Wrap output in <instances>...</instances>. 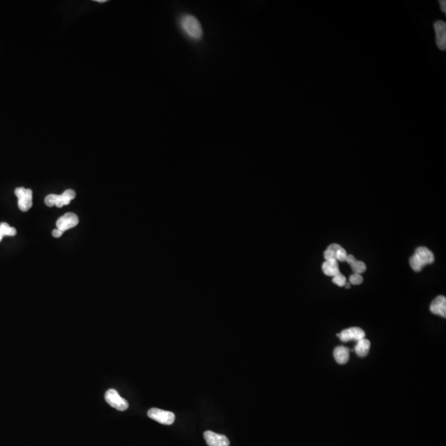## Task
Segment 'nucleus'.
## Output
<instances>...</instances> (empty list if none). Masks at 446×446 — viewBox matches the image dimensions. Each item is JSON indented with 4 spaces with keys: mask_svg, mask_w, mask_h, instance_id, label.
Listing matches in <instances>:
<instances>
[{
    "mask_svg": "<svg viewBox=\"0 0 446 446\" xmlns=\"http://www.w3.org/2000/svg\"><path fill=\"white\" fill-rule=\"evenodd\" d=\"M180 26L187 36L193 40H199L203 36V28L195 16L186 14L180 19Z\"/></svg>",
    "mask_w": 446,
    "mask_h": 446,
    "instance_id": "f257e3e1",
    "label": "nucleus"
},
{
    "mask_svg": "<svg viewBox=\"0 0 446 446\" xmlns=\"http://www.w3.org/2000/svg\"><path fill=\"white\" fill-rule=\"evenodd\" d=\"M434 261L435 257L433 253L427 247L420 246L416 249L414 256H412L410 259V265L414 271L420 272L423 267L432 264Z\"/></svg>",
    "mask_w": 446,
    "mask_h": 446,
    "instance_id": "f03ea898",
    "label": "nucleus"
},
{
    "mask_svg": "<svg viewBox=\"0 0 446 446\" xmlns=\"http://www.w3.org/2000/svg\"><path fill=\"white\" fill-rule=\"evenodd\" d=\"M105 400L112 408L118 411H126L129 407V401L122 398L115 389H109L106 392Z\"/></svg>",
    "mask_w": 446,
    "mask_h": 446,
    "instance_id": "7ed1b4c3",
    "label": "nucleus"
},
{
    "mask_svg": "<svg viewBox=\"0 0 446 446\" xmlns=\"http://www.w3.org/2000/svg\"><path fill=\"white\" fill-rule=\"evenodd\" d=\"M148 416L157 422L164 425H172L175 420V416L172 412L162 410L159 408H152L148 411Z\"/></svg>",
    "mask_w": 446,
    "mask_h": 446,
    "instance_id": "20e7f679",
    "label": "nucleus"
},
{
    "mask_svg": "<svg viewBox=\"0 0 446 446\" xmlns=\"http://www.w3.org/2000/svg\"><path fill=\"white\" fill-rule=\"evenodd\" d=\"M15 195L18 199V207L23 211H27L32 207V191L26 188H17Z\"/></svg>",
    "mask_w": 446,
    "mask_h": 446,
    "instance_id": "39448f33",
    "label": "nucleus"
},
{
    "mask_svg": "<svg viewBox=\"0 0 446 446\" xmlns=\"http://www.w3.org/2000/svg\"><path fill=\"white\" fill-rule=\"evenodd\" d=\"M339 337L343 342H348L350 341H355L357 342L365 337V332L359 327H350L343 330L339 334Z\"/></svg>",
    "mask_w": 446,
    "mask_h": 446,
    "instance_id": "423d86ee",
    "label": "nucleus"
},
{
    "mask_svg": "<svg viewBox=\"0 0 446 446\" xmlns=\"http://www.w3.org/2000/svg\"><path fill=\"white\" fill-rule=\"evenodd\" d=\"M78 223H79V218H78L77 216L73 213H68L58 219L57 222H56V226L59 230H60L62 232H64L68 229L73 228L75 226H77Z\"/></svg>",
    "mask_w": 446,
    "mask_h": 446,
    "instance_id": "0eeeda50",
    "label": "nucleus"
},
{
    "mask_svg": "<svg viewBox=\"0 0 446 446\" xmlns=\"http://www.w3.org/2000/svg\"><path fill=\"white\" fill-rule=\"evenodd\" d=\"M203 436L208 446H230V441L224 435L207 431L204 432Z\"/></svg>",
    "mask_w": 446,
    "mask_h": 446,
    "instance_id": "6e6552de",
    "label": "nucleus"
},
{
    "mask_svg": "<svg viewBox=\"0 0 446 446\" xmlns=\"http://www.w3.org/2000/svg\"><path fill=\"white\" fill-rule=\"evenodd\" d=\"M436 32V40L439 49L444 52L446 50V24L444 22L437 21L434 24Z\"/></svg>",
    "mask_w": 446,
    "mask_h": 446,
    "instance_id": "1a4fd4ad",
    "label": "nucleus"
},
{
    "mask_svg": "<svg viewBox=\"0 0 446 446\" xmlns=\"http://www.w3.org/2000/svg\"><path fill=\"white\" fill-rule=\"evenodd\" d=\"M430 310L435 315H439L442 317L446 316V298L444 296H438L431 303Z\"/></svg>",
    "mask_w": 446,
    "mask_h": 446,
    "instance_id": "9d476101",
    "label": "nucleus"
},
{
    "mask_svg": "<svg viewBox=\"0 0 446 446\" xmlns=\"http://www.w3.org/2000/svg\"><path fill=\"white\" fill-rule=\"evenodd\" d=\"M333 355L335 360L339 365H345L350 359V350L345 346H337L334 350Z\"/></svg>",
    "mask_w": 446,
    "mask_h": 446,
    "instance_id": "9b49d317",
    "label": "nucleus"
},
{
    "mask_svg": "<svg viewBox=\"0 0 446 446\" xmlns=\"http://www.w3.org/2000/svg\"><path fill=\"white\" fill-rule=\"evenodd\" d=\"M370 346H371V344L369 339L364 338V339H359V342H357L356 346L354 347V351L358 356H367L369 350H370Z\"/></svg>",
    "mask_w": 446,
    "mask_h": 446,
    "instance_id": "f8f14e48",
    "label": "nucleus"
},
{
    "mask_svg": "<svg viewBox=\"0 0 446 446\" xmlns=\"http://www.w3.org/2000/svg\"><path fill=\"white\" fill-rule=\"evenodd\" d=\"M323 273L327 276H335L339 273L337 261H326L323 265Z\"/></svg>",
    "mask_w": 446,
    "mask_h": 446,
    "instance_id": "ddd939ff",
    "label": "nucleus"
},
{
    "mask_svg": "<svg viewBox=\"0 0 446 446\" xmlns=\"http://www.w3.org/2000/svg\"><path fill=\"white\" fill-rule=\"evenodd\" d=\"M16 234H17V231L14 227H11L9 224H7L6 222L0 223V236H2L3 237L5 236L13 237Z\"/></svg>",
    "mask_w": 446,
    "mask_h": 446,
    "instance_id": "4468645a",
    "label": "nucleus"
},
{
    "mask_svg": "<svg viewBox=\"0 0 446 446\" xmlns=\"http://www.w3.org/2000/svg\"><path fill=\"white\" fill-rule=\"evenodd\" d=\"M352 269L353 271H354V273H359V274H361V273H364L366 270V265H365V263L363 261H358L354 263V265H352Z\"/></svg>",
    "mask_w": 446,
    "mask_h": 446,
    "instance_id": "2eb2a0df",
    "label": "nucleus"
},
{
    "mask_svg": "<svg viewBox=\"0 0 446 446\" xmlns=\"http://www.w3.org/2000/svg\"><path fill=\"white\" fill-rule=\"evenodd\" d=\"M332 282H333L334 284H336L337 286L344 287L345 286V285H346V277H345V276H344L343 274H342V273H341V272H339L338 274L334 276L333 280H332Z\"/></svg>",
    "mask_w": 446,
    "mask_h": 446,
    "instance_id": "dca6fc26",
    "label": "nucleus"
},
{
    "mask_svg": "<svg viewBox=\"0 0 446 446\" xmlns=\"http://www.w3.org/2000/svg\"><path fill=\"white\" fill-rule=\"evenodd\" d=\"M363 281V277L359 273H354L352 275H350V284H353V285H359V284H362Z\"/></svg>",
    "mask_w": 446,
    "mask_h": 446,
    "instance_id": "f3484780",
    "label": "nucleus"
},
{
    "mask_svg": "<svg viewBox=\"0 0 446 446\" xmlns=\"http://www.w3.org/2000/svg\"><path fill=\"white\" fill-rule=\"evenodd\" d=\"M58 199V195H50L46 197L45 199V203L46 205L48 206V207H53L54 205H56V201Z\"/></svg>",
    "mask_w": 446,
    "mask_h": 446,
    "instance_id": "a211bd4d",
    "label": "nucleus"
},
{
    "mask_svg": "<svg viewBox=\"0 0 446 446\" xmlns=\"http://www.w3.org/2000/svg\"><path fill=\"white\" fill-rule=\"evenodd\" d=\"M324 258L326 261H336V252L327 249L324 253Z\"/></svg>",
    "mask_w": 446,
    "mask_h": 446,
    "instance_id": "6ab92c4d",
    "label": "nucleus"
},
{
    "mask_svg": "<svg viewBox=\"0 0 446 446\" xmlns=\"http://www.w3.org/2000/svg\"><path fill=\"white\" fill-rule=\"evenodd\" d=\"M347 253H346V250L343 249V248H341L337 252H336V261H346V258H347Z\"/></svg>",
    "mask_w": 446,
    "mask_h": 446,
    "instance_id": "aec40b11",
    "label": "nucleus"
},
{
    "mask_svg": "<svg viewBox=\"0 0 446 446\" xmlns=\"http://www.w3.org/2000/svg\"><path fill=\"white\" fill-rule=\"evenodd\" d=\"M75 195H75V191L72 189L67 190V191H65V192L62 194V196L67 198V199H71V200L75 199Z\"/></svg>",
    "mask_w": 446,
    "mask_h": 446,
    "instance_id": "412c9836",
    "label": "nucleus"
},
{
    "mask_svg": "<svg viewBox=\"0 0 446 446\" xmlns=\"http://www.w3.org/2000/svg\"><path fill=\"white\" fill-rule=\"evenodd\" d=\"M346 261L348 263L349 265H350V266H352L354 263L356 262L357 261L356 259L354 258V256L350 254V256H347V258H346Z\"/></svg>",
    "mask_w": 446,
    "mask_h": 446,
    "instance_id": "4be33fe9",
    "label": "nucleus"
},
{
    "mask_svg": "<svg viewBox=\"0 0 446 446\" xmlns=\"http://www.w3.org/2000/svg\"><path fill=\"white\" fill-rule=\"evenodd\" d=\"M62 234H63V232L60 230H59V229H55L52 231V235H53L54 237H56V238H59V237H61Z\"/></svg>",
    "mask_w": 446,
    "mask_h": 446,
    "instance_id": "5701e85b",
    "label": "nucleus"
},
{
    "mask_svg": "<svg viewBox=\"0 0 446 446\" xmlns=\"http://www.w3.org/2000/svg\"><path fill=\"white\" fill-rule=\"evenodd\" d=\"M439 3H440V9H441L442 12H443V13H446V1H445V0H440V1H439Z\"/></svg>",
    "mask_w": 446,
    "mask_h": 446,
    "instance_id": "b1692460",
    "label": "nucleus"
},
{
    "mask_svg": "<svg viewBox=\"0 0 446 446\" xmlns=\"http://www.w3.org/2000/svg\"><path fill=\"white\" fill-rule=\"evenodd\" d=\"M56 206L57 207H61L64 206V204H63V202H62L61 197H60V195H58V199L57 201H56Z\"/></svg>",
    "mask_w": 446,
    "mask_h": 446,
    "instance_id": "393cba45",
    "label": "nucleus"
},
{
    "mask_svg": "<svg viewBox=\"0 0 446 446\" xmlns=\"http://www.w3.org/2000/svg\"><path fill=\"white\" fill-rule=\"evenodd\" d=\"M60 197H61V200L62 202H63V204H64V205H68V204H70V203H71V199L65 198V197L62 196V195H60Z\"/></svg>",
    "mask_w": 446,
    "mask_h": 446,
    "instance_id": "a878e982",
    "label": "nucleus"
},
{
    "mask_svg": "<svg viewBox=\"0 0 446 446\" xmlns=\"http://www.w3.org/2000/svg\"><path fill=\"white\" fill-rule=\"evenodd\" d=\"M345 286L346 287V288H350V284H347V283H346V285H345Z\"/></svg>",
    "mask_w": 446,
    "mask_h": 446,
    "instance_id": "bb28decb",
    "label": "nucleus"
},
{
    "mask_svg": "<svg viewBox=\"0 0 446 446\" xmlns=\"http://www.w3.org/2000/svg\"><path fill=\"white\" fill-rule=\"evenodd\" d=\"M97 2L104 3V2H106V0H97Z\"/></svg>",
    "mask_w": 446,
    "mask_h": 446,
    "instance_id": "cd10ccee",
    "label": "nucleus"
},
{
    "mask_svg": "<svg viewBox=\"0 0 446 446\" xmlns=\"http://www.w3.org/2000/svg\"><path fill=\"white\" fill-rule=\"evenodd\" d=\"M3 237L2 236H0V241H2Z\"/></svg>",
    "mask_w": 446,
    "mask_h": 446,
    "instance_id": "c85d7f7f",
    "label": "nucleus"
}]
</instances>
